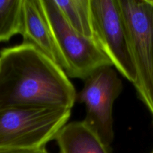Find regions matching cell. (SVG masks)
Wrapping results in <instances>:
<instances>
[{
  "instance_id": "1",
  "label": "cell",
  "mask_w": 153,
  "mask_h": 153,
  "mask_svg": "<svg viewBox=\"0 0 153 153\" xmlns=\"http://www.w3.org/2000/svg\"><path fill=\"white\" fill-rule=\"evenodd\" d=\"M76 96L64 70L34 46L0 51V110L71 109Z\"/></svg>"
},
{
  "instance_id": "2",
  "label": "cell",
  "mask_w": 153,
  "mask_h": 153,
  "mask_svg": "<svg viewBox=\"0 0 153 153\" xmlns=\"http://www.w3.org/2000/svg\"><path fill=\"white\" fill-rule=\"evenodd\" d=\"M70 114L68 108L0 110V150L45 148Z\"/></svg>"
},
{
  "instance_id": "3",
  "label": "cell",
  "mask_w": 153,
  "mask_h": 153,
  "mask_svg": "<svg viewBox=\"0 0 153 153\" xmlns=\"http://www.w3.org/2000/svg\"><path fill=\"white\" fill-rule=\"evenodd\" d=\"M136 72L134 86L153 117V0H118Z\"/></svg>"
},
{
  "instance_id": "4",
  "label": "cell",
  "mask_w": 153,
  "mask_h": 153,
  "mask_svg": "<svg viewBox=\"0 0 153 153\" xmlns=\"http://www.w3.org/2000/svg\"><path fill=\"white\" fill-rule=\"evenodd\" d=\"M41 1L68 77L85 81L101 67H112L94 40L81 35L68 23L54 0Z\"/></svg>"
},
{
  "instance_id": "5",
  "label": "cell",
  "mask_w": 153,
  "mask_h": 153,
  "mask_svg": "<svg viewBox=\"0 0 153 153\" xmlns=\"http://www.w3.org/2000/svg\"><path fill=\"white\" fill-rule=\"evenodd\" d=\"M90 6L94 42L134 85L136 72L118 0H90Z\"/></svg>"
},
{
  "instance_id": "6",
  "label": "cell",
  "mask_w": 153,
  "mask_h": 153,
  "mask_svg": "<svg viewBox=\"0 0 153 153\" xmlns=\"http://www.w3.org/2000/svg\"><path fill=\"white\" fill-rule=\"evenodd\" d=\"M122 88V80L112 67H104L86 79L76 96L86 108L83 121L107 147L114 138L112 106Z\"/></svg>"
},
{
  "instance_id": "7",
  "label": "cell",
  "mask_w": 153,
  "mask_h": 153,
  "mask_svg": "<svg viewBox=\"0 0 153 153\" xmlns=\"http://www.w3.org/2000/svg\"><path fill=\"white\" fill-rule=\"evenodd\" d=\"M20 34L22 43L34 46L63 70L62 59L41 0H23Z\"/></svg>"
},
{
  "instance_id": "8",
  "label": "cell",
  "mask_w": 153,
  "mask_h": 153,
  "mask_svg": "<svg viewBox=\"0 0 153 153\" xmlns=\"http://www.w3.org/2000/svg\"><path fill=\"white\" fill-rule=\"evenodd\" d=\"M59 153H110L83 120L66 123L55 137Z\"/></svg>"
},
{
  "instance_id": "9",
  "label": "cell",
  "mask_w": 153,
  "mask_h": 153,
  "mask_svg": "<svg viewBox=\"0 0 153 153\" xmlns=\"http://www.w3.org/2000/svg\"><path fill=\"white\" fill-rule=\"evenodd\" d=\"M54 1L68 23L76 32L94 40L90 0Z\"/></svg>"
},
{
  "instance_id": "10",
  "label": "cell",
  "mask_w": 153,
  "mask_h": 153,
  "mask_svg": "<svg viewBox=\"0 0 153 153\" xmlns=\"http://www.w3.org/2000/svg\"><path fill=\"white\" fill-rule=\"evenodd\" d=\"M23 0H0V42L21 33Z\"/></svg>"
},
{
  "instance_id": "11",
  "label": "cell",
  "mask_w": 153,
  "mask_h": 153,
  "mask_svg": "<svg viewBox=\"0 0 153 153\" xmlns=\"http://www.w3.org/2000/svg\"><path fill=\"white\" fill-rule=\"evenodd\" d=\"M0 153H49L45 148L40 149H2Z\"/></svg>"
}]
</instances>
